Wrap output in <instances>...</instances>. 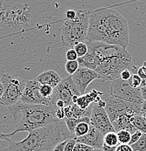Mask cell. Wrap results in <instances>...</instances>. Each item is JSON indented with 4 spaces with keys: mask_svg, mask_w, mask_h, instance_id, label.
<instances>
[{
    "mask_svg": "<svg viewBox=\"0 0 146 151\" xmlns=\"http://www.w3.org/2000/svg\"><path fill=\"white\" fill-rule=\"evenodd\" d=\"M90 120V124L98 129L103 134L109 132H116L106 108L98 106L96 103H92Z\"/></svg>",
    "mask_w": 146,
    "mask_h": 151,
    "instance_id": "cell-12",
    "label": "cell"
},
{
    "mask_svg": "<svg viewBox=\"0 0 146 151\" xmlns=\"http://www.w3.org/2000/svg\"><path fill=\"white\" fill-rule=\"evenodd\" d=\"M104 143L112 147H117L119 145L117 132H109L104 134Z\"/></svg>",
    "mask_w": 146,
    "mask_h": 151,
    "instance_id": "cell-21",
    "label": "cell"
},
{
    "mask_svg": "<svg viewBox=\"0 0 146 151\" xmlns=\"http://www.w3.org/2000/svg\"><path fill=\"white\" fill-rule=\"evenodd\" d=\"M70 139V138H69ZM68 139H65V140H63L60 142H59L55 147H54L53 151H64V148H65V145L66 144Z\"/></svg>",
    "mask_w": 146,
    "mask_h": 151,
    "instance_id": "cell-37",
    "label": "cell"
},
{
    "mask_svg": "<svg viewBox=\"0 0 146 151\" xmlns=\"http://www.w3.org/2000/svg\"><path fill=\"white\" fill-rule=\"evenodd\" d=\"M146 112V100H144L143 103L142 104V106H141V114L142 116H143Z\"/></svg>",
    "mask_w": 146,
    "mask_h": 151,
    "instance_id": "cell-43",
    "label": "cell"
},
{
    "mask_svg": "<svg viewBox=\"0 0 146 151\" xmlns=\"http://www.w3.org/2000/svg\"><path fill=\"white\" fill-rule=\"evenodd\" d=\"M133 73H134L132 70H130V69H124V70H122V73H121L120 78H122V80H124V81H128Z\"/></svg>",
    "mask_w": 146,
    "mask_h": 151,
    "instance_id": "cell-31",
    "label": "cell"
},
{
    "mask_svg": "<svg viewBox=\"0 0 146 151\" xmlns=\"http://www.w3.org/2000/svg\"><path fill=\"white\" fill-rule=\"evenodd\" d=\"M142 79L139 76L137 73H133L132 76L130 77L129 79L128 80V83L132 87L138 88L140 87L141 84H142Z\"/></svg>",
    "mask_w": 146,
    "mask_h": 151,
    "instance_id": "cell-27",
    "label": "cell"
},
{
    "mask_svg": "<svg viewBox=\"0 0 146 151\" xmlns=\"http://www.w3.org/2000/svg\"><path fill=\"white\" fill-rule=\"evenodd\" d=\"M74 95H81L79 90L73 82L71 75L68 76L66 78L62 79L56 87L53 89V93L51 95L53 105L58 100H61L67 105H73L72 98Z\"/></svg>",
    "mask_w": 146,
    "mask_h": 151,
    "instance_id": "cell-10",
    "label": "cell"
},
{
    "mask_svg": "<svg viewBox=\"0 0 146 151\" xmlns=\"http://www.w3.org/2000/svg\"><path fill=\"white\" fill-rule=\"evenodd\" d=\"M141 94L144 100H146V86H141Z\"/></svg>",
    "mask_w": 146,
    "mask_h": 151,
    "instance_id": "cell-40",
    "label": "cell"
},
{
    "mask_svg": "<svg viewBox=\"0 0 146 151\" xmlns=\"http://www.w3.org/2000/svg\"><path fill=\"white\" fill-rule=\"evenodd\" d=\"M103 93L101 92L92 89L89 93L81 94L78 97L76 105L82 109H86L93 103H97L100 100V95Z\"/></svg>",
    "mask_w": 146,
    "mask_h": 151,
    "instance_id": "cell-15",
    "label": "cell"
},
{
    "mask_svg": "<svg viewBox=\"0 0 146 151\" xmlns=\"http://www.w3.org/2000/svg\"><path fill=\"white\" fill-rule=\"evenodd\" d=\"M77 142L91 146L93 148L102 149L104 143V134L98 129L90 124L89 132L85 135L79 137H76Z\"/></svg>",
    "mask_w": 146,
    "mask_h": 151,
    "instance_id": "cell-14",
    "label": "cell"
},
{
    "mask_svg": "<svg viewBox=\"0 0 146 151\" xmlns=\"http://www.w3.org/2000/svg\"><path fill=\"white\" fill-rule=\"evenodd\" d=\"M106 111L111 123L123 116H133L141 114L140 104L132 103L115 97H108L106 100Z\"/></svg>",
    "mask_w": 146,
    "mask_h": 151,
    "instance_id": "cell-8",
    "label": "cell"
},
{
    "mask_svg": "<svg viewBox=\"0 0 146 151\" xmlns=\"http://www.w3.org/2000/svg\"><path fill=\"white\" fill-rule=\"evenodd\" d=\"M7 108L12 113L15 120L18 114L22 116L15 130L12 132L13 135L18 132H30L58 119L55 116V108L53 105L28 104L19 100Z\"/></svg>",
    "mask_w": 146,
    "mask_h": 151,
    "instance_id": "cell-4",
    "label": "cell"
},
{
    "mask_svg": "<svg viewBox=\"0 0 146 151\" xmlns=\"http://www.w3.org/2000/svg\"><path fill=\"white\" fill-rule=\"evenodd\" d=\"M0 81L4 86V92L0 100V104L9 108L20 100L26 82L20 76L11 73L1 72Z\"/></svg>",
    "mask_w": 146,
    "mask_h": 151,
    "instance_id": "cell-7",
    "label": "cell"
},
{
    "mask_svg": "<svg viewBox=\"0 0 146 151\" xmlns=\"http://www.w3.org/2000/svg\"><path fill=\"white\" fill-rule=\"evenodd\" d=\"M73 20H67L61 28L60 41L63 47L73 48L79 42H85L89 24L90 12L78 10Z\"/></svg>",
    "mask_w": 146,
    "mask_h": 151,
    "instance_id": "cell-5",
    "label": "cell"
},
{
    "mask_svg": "<svg viewBox=\"0 0 146 151\" xmlns=\"http://www.w3.org/2000/svg\"><path fill=\"white\" fill-rule=\"evenodd\" d=\"M131 147L134 151H146V134L142 133L139 140L131 145Z\"/></svg>",
    "mask_w": 146,
    "mask_h": 151,
    "instance_id": "cell-22",
    "label": "cell"
},
{
    "mask_svg": "<svg viewBox=\"0 0 146 151\" xmlns=\"http://www.w3.org/2000/svg\"><path fill=\"white\" fill-rule=\"evenodd\" d=\"M110 92L113 97L132 103L142 105L144 101L141 94L140 87H132L128 81L122 80L120 77L111 81Z\"/></svg>",
    "mask_w": 146,
    "mask_h": 151,
    "instance_id": "cell-9",
    "label": "cell"
},
{
    "mask_svg": "<svg viewBox=\"0 0 146 151\" xmlns=\"http://www.w3.org/2000/svg\"><path fill=\"white\" fill-rule=\"evenodd\" d=\"M143 116V117H144V118H145V120H146V112L145 113V114H144V115H143V116Z\"/></svg>",
    "mask_w": 146,
    "mask_h": 151,
    "instance_id": "cell-47",
    "label": "cell"
},
{
    "mask_svg": "<svg viewBox=\"0 0 146 151\" xmlns=\"http://www.w3.org/2000/svg\"><path fill=\"white\" fill-rule=\"evenodd\" d=\"M92 151H103V150L100 148H93Z\"/></svg>",
    "mask_w": 146,
    "mask_h": 151,
    "instance_id": "cell-46",
    "label": "cell"
},
{
    "mask_svg": "<svg viewBox=\"0 0 146 151\" xmlns=\"http://www.w3.org/2000/svg\"><path fill=\"white\" fill-rule=\"evenodd\" d=\"M76 142H76V138H75V137L68 139V141H67L66 144H65V145L64 151H73L75 145H76Z\"/></svg>",
    "mask_w": 146,
    "mask_h": 151,
    "instance_id": "cell-29",
    "label": "cell"
},
{
    "mask_svg": "<svg viewBox=\"0 0 146 151\" xmlns=\"http://www.w3.org/2000/svg\"><path fill=\"white\" fill-rule=\"evenodd\" d=\"M55 116L58 119H65V115L64 108H55Z\"/></svg>",
    "mask_w": 146,
    "mask_h": 151,
    "instance_id": "cell-36",
    "label": "cell"
},
{
    "mask_svg": "<svg viewBox=\"0 0 146 151\" xmlns=\"http://www.w3.org/2000/svg\"><path fill=\"white\" fill-rule=\"evenodd\" d=\"M142 134V132L139 131V130H137L134 133L132 134L131 139H130V142H129V145H131L137 142L139 140L140 138L141 137Z\"/></svg>",
    "mask_w": 146,
    "mask_h": 151,
    "instance_id": "cell-32",
    "label": "cell"
},
{
    "mask_svg": "<svg viewBox=\"0 0 146 151\" xmlns=\"http://www.w3.org/2000/svg\"><path fill=\"white\" fill-rule=\"evenodd\" d=\"M54 88L49 84H40L39 92L44 97H50L53 93Z\"/></svg>",
    "mask_w": 146,
    "mask_h": 151,
    "instance_id": "cell-26",
    "label": "cell"
},
{
    "mask_svg": "<svg viewBox=\"0 0 146 151\" xmlns=\"http://www.w3.org/2000/svg\"><path fill=\"white\" fill-rule=\"evenodd\" d=\"M100 42L127 49L129 43L127 20L113 9L90 12L89 24L85 42Z\"/></svg>",
    "mask_w": 146,
    "mask_h": 151,
    "instance_id": "cell-2",
    "label": "cell"
},
{
    "mask_svg": "<svg viewBox=\"0 0 146 151\" xmlns=\"http://www.w3.org/2000/svg\"><path fill=\"white\" fill-rule=\"evenodd\" d=\"M115 151H134L131 145L129 144H119L116 148Z\"/></svg>",
    "mask_w": 146,
    "mask_h": 151,
    "instance_id": "cell-33",
    "label": "cell"
},
{
    "mask_svg": "<svg viewBox=\"0 0 146 151\" xmlns=\"http://www.w3.org/2000/svg\"><path fill=\"white\" fill-rule=\"evenodd\" d=\"M40 84L36 78L28 81L20 99V101L28 104H41L53 106L51 97H44L39 92Z\"/></svg>",
    "mask_w": 146,
    "mask_h": 151,
    "instance_id": "cell-11",
    "label": "cell"
},
{
    "mask_svg": "<svg viewBox=\"0 0 146 151\" xmlns=\"http://www.w3.org/2000/svg\"><path fill=\"white\" fill-rule=\"evenodd\" d=\"M89 127H90L89 123L85 122H79L75 127L74 137H82L85 135L89 132Z\"/></svg>",
    "mask_w": 146,
    "mask_h": 151,
    "instance_id": "cell-20",
    "label": "cell"
},
{
    "mask_svg": "<svg viewBox=\"0 0 146 151\" xmlns=\"http://www.w3.org/2000/svg\"><path fill=\"white\" fill-rule=\"evenodd\" d=\"M96 103L97 104V105H98V106L101 107V108H106V100H103L102 99H100V100Z\"/></svg>",
    "mask_w": 146,
    "mask_h": 151,
    "instance_id": "cell-42",
    "label": "cell"
},
{
    "mask_svg": "<svg viewBox=\"0 0 146 151\" xmlns=\"http://www.w3.org/2000/svg\"><path fill=\"white\" fill-rule=\"evenodd\" d=\"M117 147H112V146H109L108 145L103 143V145L102 147V150L103 151H115Z\"/></svg>",
    "mask_w": 146,
    "mask_h": 151,
    "instance_id": "cell-39",
    "label": "cell"
},
{
    "mask_svg": "<svg viewBox=\"0 0 146 151\" xmlns=\"http://www.w3.org/2000/svg\"><path fill=\"white\" fill-rule=\"evenodd\" d=\"M65 122L69 132L74 136L75 127H76V126L77 125L78 123L81 122H85L90 124L91 120L89 117H84L81 118V119H74V118H72V119H67V118H65Z\"/></svg>",
    "mask_w": 146,
    "mask_h": 151,
    "instance_id": "cell-19",
    "label": "cell"
},
{
    "mask_svg": "<svg viewBox=\"0 0 146 151\" xmlns=\"http://www.w3.org/2000/svg\"><path fill=\"white\" fill-rule=\"evenodd\" d=\"M12 136H14V135L12 132L10 134H4L0 132V140H5L7 142V140H8L10 138L12 137Z\"/></svg>",
    "mask_w": 146,
    "mask_h": 151,
    "instance_id": "cell-38",
    "label": "cell"
},
{
    "mask_svg": "<svg viewBox=\"0 0 146 151\" xmlns=\"http://www.w3.org/2000/svg\"><path fill=\"white\" fill-rule=\"evenodd\" d=\"M36 79L41 84H49L53 88L56 87L60 84L62 78L56 71L53 70H47L40 73Z\"/></svg>",
    "mask_w": 146,
    "mask_h": 151,
    "instance_id": "cell-16",
    "label": "cell"
},
{
    "mask_svg": "<svg viewBox=\"0 0 146 151\" xmlns=\"http://www.w3.org/2000/svg\"><path fill=\"white\" fill-rule=\"evenodd\" d=\"M142 65L145 66V67H146V61H145V62H144V63H143V64H142Z\"/></svg>",
    "mask_w": 146,
    "mask_h": 151,
    "instance_id": "cell-48",
    "label": "cell"
},
{
    "mask_svg": "<svg viewBox=\"0 0 146 151\" xmlns=\"http://www.w3.org/2000/svg\"><path fill=\"white\" fill-rule=\"evenodd\" d=\"M141 86H146V78H145V79H142V84H141Z\"/></svg>",
    "mask_w": 146,
    "mask_h": 151,
    "instance_id": "cell-45",
    "label": "cell"
},
{
    "mask_svg": "<svg viewBox=\"0 0 146 151\" xmlns=\"http://www.w3.org/2000/svg\"><path fill=\"white\" fill-rule=\"evenodd\" d=\"M132 116H123L122 117L117 119L114 122H112V124L114 126L115 131L117 132L120 131V130L124 129L129 131L131 134L134 133L137 129L132 124Z\"/></svg>",
    "mask_w": 146,
    "mask_h": 151,
    "instance_id": "cell-17",
    "label": "cell"
},
{
    "mask_svg": "<svg viewBox=\"0 0 146 151\" xmlns=\"http://www.w3.org/2000/svg\"><path fill=\"white\" fill-rule=\"evenodd\" d=\"M137 74L142 79H145L146 78V67L144 65H142L137 68Z\"/></svg>",
    "mask_w": 146,
    "mask_h": 151,
    "instance_id": "cell-35",
    "label": "cell"
},
{
    "mask_svg": "<svg viewBox=\"0 0 146 151\" xmlns=\"http://www.w3.org/2000/svg\"><path fill=\"white\" fill-rule=\"evenodd\" d=\"M131 135L132 134L127 130L122 129L117 132L119 144H129L131 139Z\"/></svg>",
    "mask_w": 146,
    "mask_h": 151,
    "instance_id": "cell-23",
    "label": "cell"
},
{
    "mask_svg": "<svg viewBox=\"0 0 146 151\" xmlns=\"http://www.w3.org/2000/svg\"><path fill=\"white\" fill-rule=\"evenodd\" d=\"M131 122L137 129L146 134V120L142 115H133L131 117Z\"/></svg>",
    "mask_w": 146,
    "mask_h": 151,
    "instance_id": "cell-18",
    "label": "cell"
},
{
    "mask_svg": "<svg viewBox=\"0 0 146 151\" xmlns=\"http://www.w3.org/2000/svg\"><path fill=\"white\" fill-rule=\"evenodd\" d=\"M73 49L77 53L78 58H81V57L84 56L88 52V46L86 42H79V43L76 44L73 47Z\"/></svg>",
    "mask_w": 146,
    "mask_h": 151,
    "instance_id": "cell-25",
    "label": "cell"
},
{
    "mask_svg": "<svg viewBox=\"0 0 146 151\" xmlns=\"http://www.w3.org/2000/svg\"><path fill=\"white\" fill-rule=\"evenodd\" d=\"M31 21L29 4H18L13 7H3L0 10V26L10 29L28 28Z\"/></svg>",
    "mask_w": 146,
    "mask_h": 151,
    "instance_id": "cell-6",
    "label": "cell"
},
{
    "mask_svg": "<svg viewBox=\"0 0 146 151\" xmlns=\"http://www.w3.org/2000/svg\"><path fill=\"white\" fill-rule=\"evenodd\" d=\"M73 137L67 128L65 119H56L29 132L23 140L15 142L10 138L4 151H53L59 142Z\"/></svg>",
    "mask_w": 146,
    "mask_h": 151,
    "instance_id": "cell-3",
    "label": "cell"
},
{
    "mask_svg": "<svg viewBox=\"0 0 146 151\" xmlns=\"http://www.w3.org/2000/svg\"><path fill=\"white\" fill-rule=\"evenodd\" d=\"M87 54L77 60L80 67L95 70L100 75L102 82L114 81L120 77L124 69H130L136 73L137 68L132 65L131 54L127 49L118 45L100 42H86Z\"/></svg>",
    "mask_w": 146,
    "mask_h": 151,
    "instance_id": "cell-1",
    "label": "cell"
},
{
    "mask_svg": "<svg viewBox=\"0 0 146 151\" xmlns=\"http://www.w3.org/2000/svg\"><path fill=\"white\" fill-rule=\"evenodd\" d=\"M72 76L73 82L76 85L80 93L84 94L89 84L95 79H100V75L95 70L84 67H79Z\"/></svg>",
    "mask_w": 146,
    "mask_h": 151,
    "instance_id": "cell-13",
    "label": "cell"
},
{
    "mask_svg": "<svg viewBox=\"0 0 146 151\" xmlns=\"http://www.w3.org/2000/svg\"><path fill=\"white\" fill-rule=\"evenodd\" d=\"M76 14H77V12L73 9H68L65 12V17L67 20H73L76 17Z\"/></svg>",
    "mask_w": 146,
    "mask_h": 151,
    "instance_id": "cell-34",
    "label": "cell"
},
{
    "mask_svg": "<svg viewBox=\"0 0 146 151\" xmlns=\"http://www.w3.org/2000/svg\"><path fill=\"white\" fill-rule=\"evenodd\" d=\"M78 60H67L65 64V69L69 75H73L79 68Z\"/></svg>",
    "mask_w": 146,
    "mask_h": 151,
    "instance_id": "cell-24",
    "label": "cell"
},
{
    "mask_svg": "<svg viewBox=\"0 0 146 151\" xmlns=\"http://www.w3.org/2000/svg\"><path fill=\"white\" fill-rule=\"evenodd\" d=\"M93 147L81 142H76L73 151H92Z\"/></svg>",
    "mask_w": 146,
    "mask_h": 151,
    "instance_id": "cell-28",
    "label": "cell"
},
{
    "mask_svg": "<svg viewBox=\"0 0 146 151\" xmlns=\"http://www.w3.org/2000/svg\"><path fill=\"white\" fill-rule=\"evenodd\" d=\"M4 7V0H0V10Z\"/></svg>",
    "mask_w": 146,
    "mask_h": 151,
    "instance_id": "cell-44",
    "label": "cell"
},
{
    "mask_svg": "<svg viewBox=\"0 0 146 151\" xmlns=\"http://www.w3.org/2000/svg\"><path fill=\"white\" fill-rule=\"evenodd\" d=\"M65 58L67 60H76L78 59V55L76 52L73 48H70L65 53Z\"/></svg>",
    "mask_w": 146,
    "mask_h": 151,
    "instance_id": "cell-30",
    "label": "cell"
},
{
    "mask_svg": "<svg viewBox=\"0 0 146 151\" xmlns=\"http://www.w3.org/2000/svg\"><path fill=\"white\" fill-rule=\"evenodd\" d=\"M4 84H3V83L0 81V100H1L3 94H4Z\"/></svg>",
    "mask_w": 146,
    "mask_h": 151,
    "instance_id": "cell-41",
    "label": "cell"
}]
</instances>
